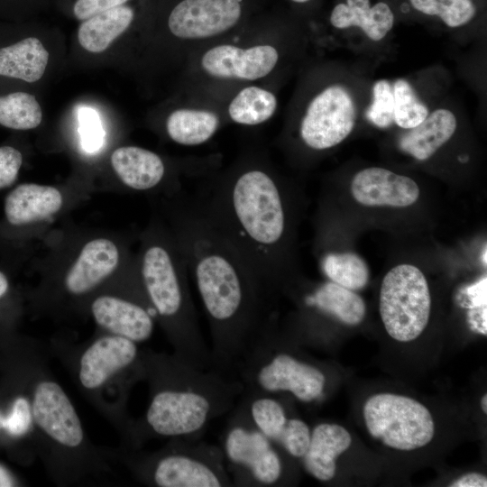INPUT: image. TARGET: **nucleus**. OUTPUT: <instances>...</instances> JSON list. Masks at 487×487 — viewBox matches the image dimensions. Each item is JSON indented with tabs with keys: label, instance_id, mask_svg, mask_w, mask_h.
I'll use <instances>...</instances> for the list:
<instances>
[{
	"label": "nucleus",
	"instance_id": "obj_1",
	"mask_svg": "<svg viewBox=\"0 0 487 487\" xmlns=\"http://www.w3.org/2000/svg\"><path fill=\"white\" fill-rule=\"evenodd\" d=\"M177 239L209 325L213 365L229 370L268 322V292L198 200L179 214Z\"/></svg>",
	"mask_w": 487,
	"mask_h": 487
},
{
	"label": "nucleus",
	"instance_id": "obj_2",
	"mask_svg": "<svg viewBox=\"0 0 487 487\" xmlns=\"http://www.w3.org/2000/svg\"><path fill=\"white\" fill-rule=\"evenodd\" d=\"M198 201L269 293L284 273L289 213L282 186L267 166L243 163Z\"/></svg>",
	"mask_w": 487,
	"mask_h": 487
},
{
	"label": "nucleus",
	"instance_id": "obj_3",
	"mask_svg": "<svg viewBox=\"0 0 487 487\" xmlns=\"http://www.w3.org/2000/svg\"><path fill=\"white\" fill-rule=\"evenodd\" d=\"M175 368L172 383L153 393L146 410V423L156 435L192 438L244 393L241 380L218 368H200L178 355Z\"/></svg>",
	"mask_w": 487,
	"mask_h": 487
},
{
	"label": "nucleus",
	"instance_id": "obj_4",
	"mask_svg": "<svg viewBox=\"0 0 487 487\" xmlns=\"http://www.w3.org/2000/svg\"><path fill=\"white\" fill-rule=\"evenodd\" d=\"M187 268L178 242L176 248L164 242H152L142 253V280L154 314L168 326L177 355L195 366L210 368L211 351L201 333Z\"/></svg>",
	"mask_w": 487,
	"mask_h": 487
},
{
	"label": "nucleus",
	"instance_id": "obj_5",
	"mask_svg": "<svg viewBox=\"0 0 487 487\" xmlns=\"http://www.w3.org/2000/svg\"><path fill=\"white\" fill-rule=\"evenodd\" d=\"M268 322L239 361L244 390L273 394L290 392L302 402L323 396L326 376L317 366L278 351L268 333Z\"/></svg>",
	"mask_w": 487,
	"mask_h": 487
},
{
	"label": "nucleus",
	"instance_id": "obj_6",
	"mask_svg": "<svg viewBox=\"0 0 487 487\" xmlns=\"http://www.w3.org/2000/svg\"><path fill=\"white\" fill-rule=\"evenodd\" d=\"M278 446L259 431L241 405L230 420L221 447L233 483L272 486L282 476Z\"/></svg>",
	"mask_w": 487,
	"mask_h": 487
},
{
	"label": "nucleus",
	"instance_id": "obj_7",
	"mask_svg": "<svg viewBox=\"0 0 487 487\" xmlns=\"http://www.w3.org/2000/svg\"><path fill=\"white\" fill-rule=\"evenodd\" d=\"M431 296L423 272L411 264L393 267L380 291V314L387 333L399 342L417 339L427 326Z\"/></svg>",
	"mask_w": 487,
	"mask_h": 487
},
{
	"label": "nucleus",
	"instance_id": "obj_8",
	"mask_svg": "<svg viewBox=\"0 0 487 487\" xmlns=\"http://www.w3.org/2000/svg\"><path fill=\"white\" fill-rule=\"evenodd\" d=\"M363 418L372 436L397 450L423 447L435 435V423L429 410L407 396L375 394L366 400Z\"/></svg>",
	"mask_w": 487,
	"mask_h": 487
},
{
	"label": "nucleus",
	"instance_id": "obj_9",
	"mask_svg": "<svg viewBox=\"0 0 487 487\" xmlns=\"http://www.w3.org/2000/svg\"><path fill=\"white\" fill-rule=\"evenodd\" d=\"M160 457L152 479L160 487L232 486L222 449L205 443L185 442Z\"/></svg>",
	"mask_w": 487,
	"mask_h": 487
},
{
	"label": "nucleus",
	"instance_id": "obj_10",
	"mask_svg": "<svg viewBox=\"0 0 487 487\" xmlns=\"http://www.w3.org/2000/svg\"><path fill=\"white\" fill-rule=\"evenodd\" d=\"M355 117L350 93L342 86L331 85L308 104L299 124V137L312 150L335 147L351 133Z\"/></svg>",
	"mask_w": 487,
	"mask_h": 487
},
{
	"label": "nucleus",
	"instance_id": "obj_11",
	"mask_svg": "<svg viewBox=\"0 0 487 487\" xmlns=\"http://www.w3.org/2000/svg\"><path fill=\"white\" fill-rule=\"evenodd\" d=\"M241 15L239 0H181L170 12L167 23L177 38L204 40L229 31Z\"/></svg>",
	"mask_w": 487,
	"mask_h": 487
},
{
	"label": "nucleus",
	"instance_id": "obj_12",
	"mask_svg": "<svg viewBox=\"0 0 487 487\" xmlns=\"http://www.w3.org/2000/svg\"><path fill=\"white\" fill-rule=\"evenodd\" d=\"M246 397L242 405L254 427L288 455L302 458L310 441L308 424L288 418L282 404L271 394L248 391Z\"/></svg>",
	"mask_w": 487,
	"mask_h": 487
},
{
	"label": "nucleus",
	"instance_id": "obj_13",
	"mask_svg": "<svg viewBox=\"0 0 487 487\" xmlns=\"http://www.w3.org/2000/svg\"><path fill=\"white\" fill-rule=\"evenodd\" d=\"M278 60L279 52L272 45L241 48L220 44L203 53L200 66L206 74L216 78L253 81L269 75Z\"/></svg>",
	"mask_w": 487,
	"mask_h": 487
},
{
	"label": "nucleus",
	"instance_id": "obj_14",
	"mask_svg": "<svg viewBox=\"0 0 487 487\" xmlns=\"http://www.w3.org/2000/svg\"><path fill=\"white\" fill-rule=\"evenodd\" d=\"M32 414L37 426L59 444L78 446L84 437L80 419L63 389L44 381L35 388Z\"/></svg>",
	"mask_w": 487,
	"mask_h": 487
},
{
	"label": "nucleus",
	"instance_id": "obj_15",
	"mask_svg": "<svg viewBox=\"0 0 487 487\" xmlns=\"http://www.w3.org/2000/svg\"><path fill=\"white\" fill-rule=\"evenodd\" d=\"M351 193L363 206L405 207L417 202L419 188L409 177L384 168L371 167L354 175Z\"/></svg>",
	"mask_w": 487,
	"mask_h": 487
},
{
	"label": "nucleus",
	"instance_id": "obj_16",
	"mask_svg": "<svg viewBox=\"0 0 487 487\" xmlns=\"http://www.w3.org/2000/svg\"><path fill=\"white\" fill-rule=\"evenodd\" d=\"M136 343L119 335L95 341L82 354L79 381L84 388L101 387L115 373L128 367L137 357Z\"/></svg>",
	"mask_w": 487,
	"mask_h": 487
},
{
	"label": "nucleus",
	"instance_id": "obj_17",
	"mask_svg": "<svg viewBox=\"0 0 487 487\" xmlns=\"http://www.w3.org/2000/svg\"><path fill=\"white\" fill-rule=\"evenodd\" d=\"M91 311L96 322L113 335L135 343L151 337L153 331L152 315L142 306L112 296L95 299Z\"/></svg>",
	"mask_w": 487,
	"mask_h": 487
},
{
	"label": "nucleus",
	"instance_id": "obj_18",
	"mask_svg": "<svg viewBox=\"0 0 487 487\" xmlns=\"http://www.w3.org/2000/svg\"><path fill=\"white\" fill-rule=\"evenodd\" d=\"M119 262V251L108 239H94L82 248L65 278L67 289L75 295L86 293L109 276Z\"/></svg>",
	"mask_w": 487,
	"mask_h": 487
},
{
	"label": "nucleus",
	"instance_id": "obj_19",
	"mask_svg": "<svg viewBox=\"0 0 487 487\" xmlns=\"http://www.w3.org/2000/svg\"><path fill=\"white\" fill-rule=\"evenodd\" d=\"M351 443V435L342 426L317 425L311 431L308 450L302 457L305 469L319 481H330L335 474L336 458L349 448Z\"/></svg>",
	"mask_w": 487,
	"mask_h": 487
},
{
	"label": "nucleus",
	"instance_id": "obj_20",
	"mask_svg": "<svg viewBox=\"0 0 487 487\" xmlns=\"http://www.w3.org/2000/svg\"><path fill=\"white\" fill-rule=\"evenodd\" d=\"M61 193L54 187L22 184L6 197L5 213L13 225H23L56 214L62 206Z\"/></svg>",
	"mask_w": 487,
	"mask_h": 487
},
{
	"label": "nucleus",
	"instance_id": "obj_21",
	"mask_svg": "<svg viewBox=\"0 0 487 487\" xmlns=\"http://www.w3.org/2000/svg\"><path fill=\"white\" fill-rule=\"evenodd\" d=\"M114 170L121 181L134 190H150L161 183L166 168L155 152L137 147L123 146L111 155Z\"/></svg>",
	"mask_w": 487,
	"mask_h": 487
},
{
	"label": "nucleus",
	"instance_id": "obj_22",
	"mask_svg": "<svg viewBox=\"0 0 487 487\" xmlns=\"http://www.w3.org/2000/svg\"><path fill=\"white\" fill-rule=\"evenodd\" d=\"M456 126L455 115L450 110L436 109L417 126L409 129L400 137L399 146L416 160L426 161L450 140Z\"/></svg>",
	"mask_w": 487,
	"mask_h": 487
},
{
	"label": "nucleus",
	"instance_id": "obj_23",
	"mask_svg": "<svg viewBox=\"0 0 487 487\" xmlns=\"http://www.w3.org/2000/svg\"><path fill=\"white\" fill-rule=\"evenodd\" d=\"M330 23L337 29L359 27L371 40L381 41L391 30L394 14L383 2L371 6L370 0H346L335 6Z\"/></svg>",
	"mask_w": 487,
	"mask_h": 487
},
{
	"label": "nucleus",
	"instance_id": "obj_24",
	"mask_svg": "<svg viewBox=\"0 0 487 487\" xmlns=\"http://www.w3.org/2000/svg\"><path fill=\"white\" fill-rule=\"evenodd\" d=\"M304 304L349 326L360 324L366 314V305L362 297L330 280L306 295Z\"/></svg>",
	"mask_w": 487,
	"mask_h": 487
},
{
	"label": "nucleus",
	"instance_id": "obj_25",
	"mask_svg": "<svg viewBox=\"0 0 487 487\" xmlns=\"http://www.w3.org/2000/svg\"><path fill=\"white\" fill-rule=\"evenodd\" d=\"M135 13L127 4L99 13L82 21L78 39L80 45L90 52H101L134 20Z\"/></svg>",
	"mask_w": 487,
	"mask_h": 487
},
{
	"label": "nucleus",
	"instance_id": "obj_26",
	"mask_svg": "<svg viewBox=\"0 0 487 487\" xmlns=\"http://www.w3.org/2000/svg\"><path fill=\"white\" fill-rule=\"evenodd\" d=\"M48 60L49 52L41 41L28 37L0 48V75L32 83L42 77Z\"/></svg>",
	"mask_w": 487,
	"mask_h": 487
},
{
	"label": "nucleus",
	"instance_id": "obj_27",
	"mask_svg": "<svg viewBox=\"0 0 487 487\" xmlns=\"http://www.w3.org/2000/svg\"><path fill=\"white\" fill-rule=\"evenodd\" d=\"M220 125L219 116L209 110L179 108L166 121V131L175 142L195 146L210 140Z\"/></svg>",
	"mask_w": 487,
	"mask_h": 487
},
{
	"label": "nucleus",
	"instance_id": "obj_28",
	"mask_svg": "<svg viewBox=\"0 0 487 487\" xmlns=\"http://www.w3.org/2000/svg\"><path fill=\"white\" fill-rule=\"evenodd\" d=\"M277 108L275 95L260 87L241 89L228 106L232 121L243 125H258L269 120Z\"/></svg>",
	"mask_w": 487,
	"mask_h": 487
},
{
	"label": "nucleus",
	"instance_id": "obj_29",
	"mask_svg": "<svg viewBox=\"0 0 487 487\" xmlns=\"http://www.w3.org/2000/svg\"><path fill=\"white\" fill-rule=\"evenodd\" d=\"M320 265L330 281L346 289H362L369 281L368 265L354 253L327 252L322 256Z\"/></svg>",
	"mask_w": 487,
	"mask_h": 487
},
{
	"label": "nucleus",
	"instance_id": "obj_30",
	"mask_svg": "<svg viewBox=\"0 0 487 487\" xmlns=\"http://www.w3.org/2000/svg\"><path fill=\"white\" fill-rule=\"evenodd\" d=\"M41 118V108L34 96L14 92L0 96V124L15 130H29L36 128Z\"/></svg>",
	"mask_w": 487,
	"mask_h": 487
},
{
	"label": "nucleus",
	"instance_id": "obj_31",
	"mask_svg": "<svg viewBox=\"0 0 487 487\" xmlns=\"http://www.w3.org/2000/svg\"><path fill=\"white\" fill-rule=\"evenodd\" d=\"M394 122L404 129H411L427 115L428 109L417 96L410 84L399 78L393 86Z\"/></svg>",
	"mask_w": 487,
	"mask_h": 487
},
{
	"label": "nucleus",
	"instance_id": "obj_32",
	"mask_svg": "<svg viewBox=\"0 0 487 487\" xmlns=\"http://www.w3.org/2000/svg\"><path fill=\"white\" fill-rule=\"evenodd\" d=\"M418 12L438 16L447 26L455 28L470 22L476 8L472 0H409Z\"/></svg>",
	"mask_w": 487,
	"mask_h": 487
},
{
	"label": "nucleus",
	"instance_id": "obj_33",
	"mask_svg": "<svg viewBox=\"0 0 487 487\" xmlns=\"http://www.w3.org/2000/svg\"><path fill=\"white\" fill-rule=\"evenodd\" d=\"M373 100L366 112L367 118L379 128L389 127L394 122L393 88L385 79L376 81L372 88Z\"/></svg>",
	"mask_w": 487,
	"mask_h": 487
},
{
	"label": "nucleus",
	"instance_id": "obj_34",
	"mask_svg": "<svg viewBox=\"0 0 487 487\" xmlns=\"http://www.w3.org/2000/svg\"><path fill=\"white\" fill-rule=\"evenodd\" d=\"M78 118L82 147L87 152H97L105 140V131L97 112L91 107L82 106L78 111Z\"/></svg>",
	"mask_w": 487,
	"mask_h": 487
},
{
	"label": "nucleus",
	"instance_id": "obj_35",
	"mask_svg": "<svg viewBox=\"0 0 487 487\" xmlns=\"http://www.w3.org/2000/svg\"><path fill=\"white\" fill-rule=\"evenodd\" d=\"M22 162L23 155L17 149L11 146L0 147V189L15 181Z\"/></svg>",
	"mask_w": 487,
	"mask_h": 487
},
{
	"label": "nucleus",
	"instance_id": "obj_36",
	"mask_svg": "<svg viewBox=\"0 0 487 487\" xmlns=\"http://www.w3.org/2000/svg\"><path fill=\"white\" fill-rule=\"evenodd\" d=\"M30 420L31 412L29 404L24 399L19 398L14 403L9 416L3 419L0 418V425L5 427L11 434L21 435L27 430Z\"/></svg>",
	"mask_w": 487,
	"mask_h": 487
},
{
	"label": "nucleus",
	"instance_id": "obj_37",
	"mask_svg": "<svg viewBox=\"0 0 487 487\" xmlns=\"http://www.w3.org/2000/svg\"><path fill=\"white\" fill-rule=\"evenodd\" d=\"M130 0H74L71 13L78 20L84 21L99 13L127 4Z\"/></svg>",
	"mask_w": 487,
	"mask_h": 487
},
{
	"label": "nucleus",
	"instance_id": "obj_38",
	"mask_svg": "<svg viewBox=\"0 0 487 487\" xmlns=\"http://www.w3.org/2000/svg\"><path fill=\"white\" fill-rule=\"evenodd\" d=\"M486 290V277H484L479 281L466 288V301L463 303V306L470 309L482 305H487Z\"/></svg>",
	"mask_w": 487,
	"mask_h": 487
},
{
	"label": "nucleus",
	"instance_id": "obj_39",
	"mask_svg": "<svg viewBox=\"0 0 487 487\" xmlns=\"http://www.w3.org/2000/svg\"><path fill=\"white\" fill-rule=\"evenodd\" d=\"M487 308L486 305L480 307L473 308L468 310V323L471 326V328L486 335L487 334V317H486Z\"/></svg>",
	"mask_w": 487,
	"mask_h": 487
},
{
	"label": "nucleus",
	"instance_id": "obj_40",
	"mask_svg": "<svg viewBox=\"0 0 487 487\" xmlns=\"http://www.w3.org/2000/svg\"><path fill=\"white\" fill-rule=\"evenodd\" d=\"M452 487H486V476L478 473H469L454 481Z\"/></svg>",
	"mask_w": 487,
	"mask_h": 487
},
{
	"label": "nucleus",
	"instance_id": "obj_41",
	"mask_svg": "<svg viewBox=\"0 0 487 487\" xmlns=\"http://www.w3.org/2000/svg\"><path fill=\"white\" fill-rule=\"evenodd\" d=\"M15 481L11 473L0 464V487L14 486Z\"/></svg>",
	"mask_w": 487,
	"mask_h": 487
},
{
	"label": "nucleus",
	"instance_id": "obj_42",
	"mask_svg": "<svg viewBox=\"0 0 487 487\" xmlns=\"http://www.w3.org/2000/svg\"><path fill=\"white\" fill-rule=\"evenodd\" d=\"M8 287H9V283H8L7 278L2 271H0V298L5 296V294L8 290Z\"/></svg>",
	"mask_w": 487,
	"mask_h": 487
},
{
	"label": "nucleus",
	"instance_id": "obj_43",
	"mask_svg": "<svg viewBox=\"0 0 487 487\" xmlns=\"http://www.w3.org/2000/svg\"><path fill=\"white\" fill-rule=\"evenodd\" d=\"M481 406L482 409V411L486 414L487 413V395L484 394L482 398Z\"/></svg>",
	"mask_w": 487,
	"mask_h": 487
},
{
	"label": "nucleus",
	"instance_id": "obj_44",
	"mask_svg": "<svg viewBox=\"0 0 487 487\" xmlns=\"http://www.w3.org/2000/svg\"><path fill=\"white\" fill-rule=\"evenodd\" d=\"M293 2H296V3H305V2H308L309 0H291Z\"/></svg>",
	"mask_w": 487,
	"mask_h": 487
}]
</instances>
